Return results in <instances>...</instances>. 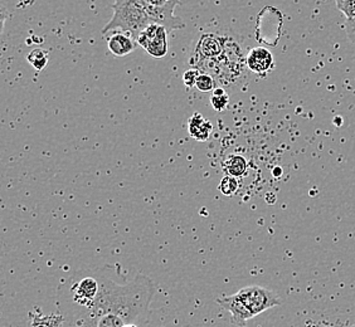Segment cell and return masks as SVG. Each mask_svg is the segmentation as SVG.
I'll list each match as a JSON object with an SVG mask.
<instances>
[{
	"instance_id": "obj_1",
	"label": "cell",
	"mask_w": 355,
	"mask_h": 327,
	"mask_svg": "<svg viewBox=\"0 0 355 327\" xmlns=\"http://www.w3.org/2000/svg\"><path fill=\"white\" fill-rule=\"evenodd\" d=\"M98 294L95 302L86 308V322L80 327H95L96 321L107 314L116 315L126 324H132L148 310L155 293L154 282L146 276H137L123 286L106 277H98Z\"/></svg>"
},
{
	"instance_id": "obj_2",
	"label": "cell",
	"mask_w": 355,
	"mask_h": 327,
	"mask_svg": "<svg viewBox=\"0 0 355 327\" xmlns=\"http://www.w3.org/2000/svg\"><path fill=\"white\" fill-rule=\"evenodd\" d=\"M112 10L114 15L103 27V35L112 32H123L132 35L137 42V37L144 29L154 24L140 0H115Z\"/></svg>"
},
{
	"instance_id": "obj_3",
	"label": "cell",
	"mask_w": 355,
	"mask_h": 327,
	"mask_svg": "<svg viewBox=\"0 0 355 327\" xmlns=\"http://www.w3.org/2000/svg\"><path fill=\"white\" fill-rule=\"evenodd\" d=\"M237 293H239V299L252 312L254 317L272 307L280 306L282 303L277 293L273 292L271 290H267L265 287H243Z\"/></svg>"
},
{
	"instance_id": "obj_4",
	"label": "cell",
	"mask_w": 355,
	"mask_h": 327,
	"mask_svg": "<svg viewBox=\"0 0 355 327\" xmlns=\"http://www.w3.org/2000/svg\"><path fill=\"white\" fill-rule=\"evenodd\" d=\"M154 23L166 28L168 32L184 27V23L174 15L180 0H140Z\"/></svg>"
},
{
	"instance_id": "obj_5",
	"label": "cell",
	"mask_w": 355,
	"mask_h": 327,
	"mask_svg": "<svg viewBox=\"0 0 355 327\" xmlns=\"http://www.w3.org/2000/svg\"><path fill=\"white\" fill-rule=\"evenodd\" d=\"M168 30L160 24H151L137 37V44L154 58H163L168 55Z\"/></svg>"
},
{
	"instance_id": "obj_6",
	"label": "cell",
	"mask_w": 355,
	"mask_h": 327,
	"mask_svg": "<svg viewBox=\"0 0 355 327\" xmlns=\"http://www.w3.org/2000/svg\"><path fill=\"white\" fill-rule=\"evenodd\" d=\"M217 303L231 314V322L237 326H246L247 321L254 317L252 312L239 299V293L232 294V296H227V297H219L217 299Z\"/></svg>"
},
{
	"instance_id": "obj_7",
	"label": "cell",
	"mask_w": 355,
	"mask_h": 327,
	"mask_svg": "<svg viewBox=\"0 0 355 327\" xmlns=\"http://www.w3.org/2000/svg\"><path fill=\"white\" fill-rule=\"evenodd\" d=\"M225 39L216 35H203L199 38L194 55L198 58L196 64L205 60H216L225 52ZM194 57V58H196Z\"/></svg>"
},
{
	"instance_id": "obj_8",
	"label": "cell",
	"mask_w": 355,
	"mask_h": 327,
	"mask_svg": "<svg viewBox=\"0 0 355 327\" xmlns=\"http://www.w3.org/2000/svg\"><path fill=\"white\" fill-rule=\"evenodd\" d=\"M100 291V282L95 277H83L72 287L73 301L77 305L89 308L94 302Z\"/></svg>"
},
{
	"instance_id": "obj_9",
	"label": "cell",
	"mask_w": 355,
	"mask_h": 327,
	"mask_svg": "<svg viewBox=\"0 0 355 327\" xmlns=\"http://www.w3.org/2000/svg\"><path fill=\"white\" fill-rule=\"evenodd\" d=\"M246 64L254 73L265 75L273 69L275 60L268 49L263 47L253 48L247 55Z\"/></svg>"
},
{
	"instance_id": "obj_10",
	"label": "cell",
	"mask_w": 355,
	"mask_h": 327,
	"mask_svg": "<svg viewBox=\"0 0 355 327\" xmlns=\"http://www.w3.org/2000/svg\"><path fill=\"white\" fill-rule=\"evenodd\" d=\"M137 42L132 35L123 32H112L107 38L109 51L115 57H125L137 49Z\"/></svg>"
},
{
	"instance_id": "obj_11",
	"label": "cell",
	"mask_w": 355,
	"mask_h": 327,
	"mask_svg": "<svg viewBox=\"0 0 355 327\" xmlns=\"http://www.w3.org/2000/svg\"><path fill=\"white\" fill-rule=\"evenodd\" d=\"M188 131L193 139L197 141H207L213 131V125L208 120H205L203 115L200 114H194L189 118L188 123Z\"/></svg>"
},
{
	"instance_id": "obj_12",
	"label": "cell",
	"mask_w": 355,
	"mask_h": 327,
	"mask_svg": "<svg viewBox=\"0 0 355 327\" xmlns=\"http://www.w3.org/2000/svg\"><path fill=\"white\" fill-rule=\"evenodd\" d=\"M247 165L246 159L241 155H233L225 161V171L231 177H243L246 174Z\"/></svg>"
},
{
	"instance_id": "obj_13",
	"label": "cell",
	"mask_w": 355,
	"mask_h": 327,
	"mask_svg": "<svg viewBox=\"0 0 355 327\" xmlns=\"http://www.w3.org/2000/svg\"><path fill=\"white\" fill-rule=\"evenodd\" d=\"M28 62L35 67L37 71H42L47 66L48 53L43 49L37 48L28 55Z\"/></svg>"
},
{
	"instance_id": "obj_14",
	"label": "cell",
	"mask_w": 355,
	"mask_h": 327,
	"mask_svg": "<svg viewBox=\"0 0 355 327\" xmlns=\"http://www.w3.org/2000/svg\"><path fill=\"white\" fill-rule=\"evenodd\" d=\"M239 191V182L237 177L227 175L223 177L219 183V191L225 195V197H231L233 194H236V191Z\"/></svg>"
},
{
	"instance_id": "obj_15",
	"label": "cell",
	"mask_w": 355,
	"mask_h": 327,
	"mask_svg": "<svg viewBox=\"0 0 355 327\" xmlns=\"http://www.w3.org/2000/svg\"><path fill=\"white\" fill-rule=\"evenodd\" d=\"M228 95L225 94L223 89H216L213 91L212 97H211V105L216 111H223L228 105Z\"/></svg>"
},
{
	"instance_id": "obj_16",
	"label": "cell",
	"mask_w": 355,
	"mask_h": 327,
	"mask_svg": "<svg viewBox=\"0 0 355 327\" xmlns=\"http://www.w3.org/2000/svg\"><path fill=\"white\" fill-rule=\"evenodd\" d=\"M126 322L116 315L107 314L96 321L95 327H123Z\"/></svg>"
},
{
	"instance_id": "obj_17",
	"label": "cell",
	"mask_w": 355,
	"mask_h": 327,
	"mask_svg": "<svg viewBox=\"0 0 355 327\" xmlns=\"http://www.w3.org/2000/svg\"><path fill=\"white\" fill-rule=\"evenodd\" d=\"M196 87H197L199 91H202V92H211V91L216 89V80H214L213 76L202 72V73L199 75L198 81H197Z\"/></svg>"
},
{
	"instance_id": "obj_18",
	"label": "cell",
	"mask_w": 355,
	"mask_h": 327,
	"mask_svg": "<svg viewBox=\"0 0 355 327\" xmlns=\"http://www.w3.org/2000/svg\"><path fill=\"white\" fill-rule=\"evenodd\" d=\"M335 4L348 19L355 18V0H335Z\"/></svg>"
},
{
	"instance_id": "obj_19",
	"label": "cell",
	"mask_w": 355,
	"mask_h": 327,
	"mask_svg": "<svg viewBox=\"0 0 355 327\" xmlns=\"http://www.w3.org/2000/svg\"><path fill=\"white\" fill-rule=\"evenodd\" d=\"M61 316H46L44 319H35L33 327H62Z\"/></svg>"
},
{
	"instance_id": "obj_20",
	"label": "cell",
	"mask_w": 355,
	"mask_h": 327,
	"mask_svg": "<svg viewBox=\"0 0 355 327\" xmlns=\"http://www.w3.org/2000/svg\"><path fill=\"white\" fill-rule=\"evenodd\" d=\"M199 75H200L199 69H194L187 71L184 76H183V82H184L185 86H187V87H196L197 81H198Z\"/></svg>"
},
{
	"instance_id": "obj_21",
	"label": "cell",
	"mask_w": 355,
	"mask_h": 327,
	"mask_svg": "<svg viewBox=\"0 0 355 327\" xmlns=\"http://www.w3.org/2000/svg\"><path fill=\"white\" fill-rule=\"evenodd\" d=\"M345 30H347L349 39H350L352 43L355 46V18L347 21V23H345Z\"/></svg>"
},
{
	"instance_id": "obj_22",
	"label": "cell",
	"mask_w": 355,
	"mask_h": 327,
	"mask_svg": "<svg viewBox=\"0 0 355 327\" xmlns=\"http://www.w3.org/2000/svg\"><path fill=\"white\" fill-rule=\"evenodd\" d=\"M123 327H137L135 324H125Z\"/></svg>"
}]
</instances>
